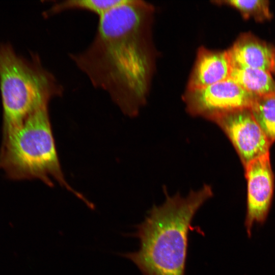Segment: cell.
<instances>
[{
  "instance_id": "cell-3",
  "label": "cell",
  "mask_w": 275,
  "mask_h": 275,
  "mask_svg": "<svg viewBox=\"0 0 275 275\" xmlns=\"http://www.w3.org/2000/svg\"><path fill=\"white\" fill-rule=\"evenodd\" d=\"M48 104L31 114L18 127L3 135L0 168L11 179H38L50 187L52 179L82 200L94 205L66 181L58 155L50 121Z\"/></svg>"
},
{
  "instance_id": "cell-14",
  "label": "cell",
  "mask_w": 275,
  "mask_h": 275,
  "mask_svg": "<svg viewBox=\"0 0 275 275\" xmlns=\"http://www.w3.org/2000/svg\"><path fill=\"white\" fill-rule=\"evenodd\" d=\"M272 71L275 73V55H274V60H273Z\"/></svg>"
},
{
  "instance_id": "cell-5",
  "label": "cell",
  "mask_w": 275,
  "mask_h": 275,
  "mask_svg": "<svg viewBox=\"0 0 275 275\" xmlns=\"http://www.w3.org/2000/svg\"><path fill=\"white\" fill-rule=\"evenodd\" d=\"M256 98L228 78L203 89L188 91L185 101L190 114L213 121L224 114L250 108Z\"/></svg>"
},
{
  "instance_id": "cell-2",
  "label": "cell",
  "mask_w": 275,
  "mask_h": 275,
  "mask_svg": "<svg viewBox=\"0 0 275 275\" xmlns=\"http://www.w3.org/2000/svg\"><path fill=\"white\" fill-rule=\"evenodd\" d=\"M212 195L211 187L205 184L185 197L167 195L164 202L154 205L129 234L139 239L138 250L118 255L131 260L143 275H185L189 232L194 230L191 222Z\"/></svg>"
},
{
  "instance_id": "cell-8",
  "label": "cell",
  "mask_w": 275,
  "mask_h": 275,
  "mask_svg": "<svg viewBox=\"0 0 275 275\" xmlns=\"http://www.w3.org/2000/svg\"><path fill=\"white\" fill-rule=\"evenodd\" d=\"M226 51L230 66L272 71L274 48L251 34H242Z\"/></svg>"
},
{
  "instance_id": "cell-12",
  "label": "cell",
  "mask_w": 275,
  "mask_h": 275,
  "mask_svg": "<svg viewBox=\"0 0 275 275\" xmlns=\"http://www.w3.org/2000/svg\"><path fill=\"white\" fill-rule=\"evenodd\" d=\"M250 109L272 144L275 141V93L256 97Z\"/></svg>"
},
{
  "instance_id": "cell-4",
  "label": "cell",
  "mask_w": 275,
  "mask_h": 275,
  "mask_svg": "<svg viewBox=\"0 0 275 275\" xmlns=\"http://www.w3.org/2000/svg\"><path fill=\"white\" fill-rule=\"evenodd\" d=\"M0 89L3 135L63 91L55 77L38 60L31 61L19 56L8 44L0 45Z\"/></svg>"
},
{
  "instance_id": "cell-13",
  "label": "cell",
  "mask_w": 275,
  "mask_h": 275,
  "mask_svg": "<svg viewBox=\"0 0 275 275\" xmlns=\"http://www.w3.org/2000/svg\"><path fill=\"white\" fill-rule=\"evenodd\" d=\"M221 2L236 8L245 18H253L258 21H263L271 17L268 1L231 0Z\"/></svg>"
},
{
  "instance_id": "cell-11",
  "label": "cell",
  "mask_w": 275,
  "mask_h": 275,
  "mask_svg": "<svg viewBox=\"0 0 275 275\" xmlns=\"http://www.w3.org/2000/svg\"><path fill=\"white\" fill-rule=\"evenodd\" d=\"M125 0H65L53 4L46 12V16H51L65 11L81 10L97 15H104Z\"/></svg>"
},
{
  "instance_id": "cell-9",
  "label": "cell",
  "mask_w": 275,
  "mask_h": 275,
  "mask_svg": "<svg viewBox=\"0 0 275 275\" xmlns=\"http://www.w3.org/2000/svg\"><path fill=\"white\" fill-rule=\"evenodd\" d=\"M230 65L227 51L201 48L189 79L188 91L201 89L229 78Z\"/></svg>"
},
{
  "instance_id": "cell-10",
  "label": "cell",
  "mask_w": 275,
  "mask_h": 275,
  "mask_svg": "<svg viewBox=\"0 0 275 275\" xmlns=\"http://www.w3.org/2000/svg\"><path fill=\"white\" fill-rule=\"evenodd\" d=\"M229 78L256 97L275 93L270 72L261 69L230 66Z\"/></svg>"
},
{
  "instance_id": "cell-6",
  "label": "cell",
  "mask_w": 275,
  "mask_h": 275,
  "mask_svg": "<svg viewBox=\"0 0 275 275\" xmlns=\"http://www.w3.org/2000/svg\"><path fill=\"white\" fill-rule=\"evenodd\" d=\"M215 122L233 145L244 166L269 152L271 143L253 116L250 108L224 114Z\"/></svg>"
},
{
  "instance_id": "cell-1",
  "label": "cell",
  "mask_w": 275,
  "mask_h": 275,
  "mask_svg": "<svg viewBox=\"0 0 275 275\" xmlns=\"http://www.w3.org/2000/svg\"><path fill=\"white\" fill-rule=\"evenodd\" d=\"M150 10L143 1L125 0L99 18L86 49L70 54L92 86L129 116L137 114L148 90L151 65L145 23Z\"/></svg>"
},
{
  "instance_id": "cell-7",
  "label": "cell",
  "mask_w": 275,
  "mask_h": 275,
  "mask_svg": "<svg viewBox=\"0 0 275 275\" xmlns=\"http://www.w3.org/2000/svg\"><path fill=\"white\" fill-rule=\"evenodd\" d=\"M248 182L247 212L245 226L249 236L255 223H263L270 207L273 176L269 152L244 166Z\"/></svg>"
}]
</instances>
